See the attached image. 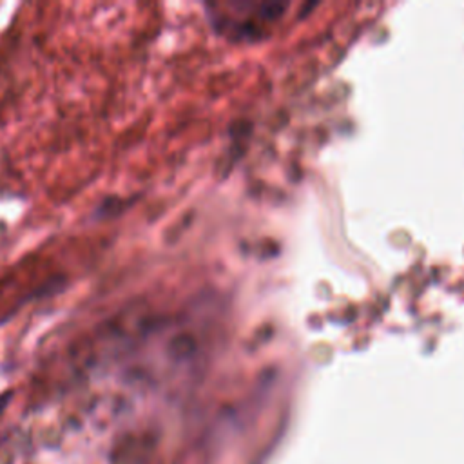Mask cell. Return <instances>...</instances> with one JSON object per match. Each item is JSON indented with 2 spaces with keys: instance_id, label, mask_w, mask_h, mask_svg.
I'll use <instances>...</instances> for the list:
<instances>
[{
  "instance_id": "obj_1",
  "label": "cell",
  "mask_w": 464,
  "mask_h": 464,
  "mask_svg": "<svg viewBox=\"0 0 464 464\" xmlns=\"http://www.w3.org/2000/svg\"><path fill=\"white\" fill-rule=\"evenodd\" d=\"M9 397H11V393H6V396H2V397H0V412H2V408H4V406H6V405H8Z\"/></svg>"
}]
</instances>
